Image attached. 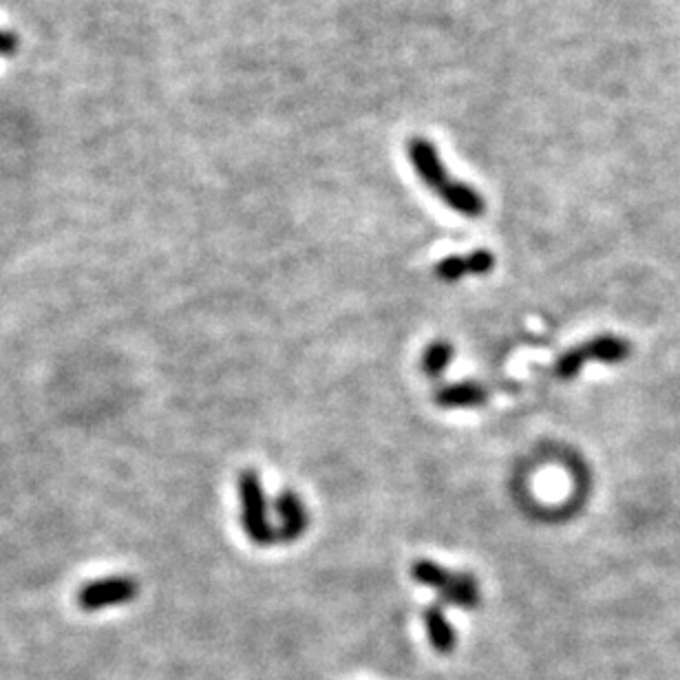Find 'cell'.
Listing matches in <instances>:
<instances>
[{
    "label": "cell",
    "mask_w": 680,
    "mask_h": 680,
    "mask_svg": "<svg viewBox=\"0 0 680 680\" xmlns=\"http://www.w3.org/2000/svg\"><path fill=\"white\" fill-rule=\"evenodd\" d=\"M411 577L427 588H433L440 594V601L458 605L464 610H473L480 603V588H477L475 577L466 572H453L442 568L440 563L420 559L413 563Z\"/></svg>",
    "instance_id": "obj_1"
},
{
    "label": "cell",
    "mask_w": 680,
    "mask_h": 680,
    "mask_svg": "<svg viewBox=\"0 0 680 680\" xmlns=\"http://www.w3.org/2000/svg\"><path fill=\"white\" fill-rule=\"evenodd\" d=\"M239 497H241V524L248 539L257 546L276 544V528L270 524L268 499L263 493V484L257 471L246 469L239 475Z\"/></svg>",
    "instance_id": "obj_2"
},
{
    "label": "cell",
    "mask_w": 680,
    "mask_h": 680,
    "mask_svg": "<svg viewBox=\"0 0 680 680\" xmlns=\"http://www.w3.org/2000/svg\"><path fill=\"white\" fill-rule=\"evenodd\" d=\"M630 354L628 340L616 336H599L592 338L570 352L563 354L555 365V376L559 380L575 378L579 371L590 363H621Z\"/></svg>",
    "instance_id": "obj_3"
},
{
    "label": "cell",
    "mask_w": 680,
    "mask_h": 680,
    "mask_svg": "<svg viewBox=\"0 0 680 680\" xmlns=\"http://www.w3.org/2000/svg\"><path fill=\"white\" fill-rule=\"evenodd\" d=\"M137 583L131 577H106L91 581L87 586H82L78 592V603L82 610L93 612L102 608H111V605L129 603L137 597Z\"/></svg>",
    "instance_id": "obj_4"
},
{
    "label": "cell",
    "mask_w": 680,
    "mask_h": 680,
    "mask_svg": "<svg viewBox=\"0 0 680 680\" xmlns=\"http://www.w3.org/2000/svg\"><path fill=\"white\" fill-rule=\"evenodd\" d=\"M407 155L413 170H416L418 177L422 179V184L433 190L435 195H440L442 190L451 184V177L446 173L438 151H435V146L429 140H424V137H413V140L407 142Z\"/></svg>",
    "instance_id": "obj_5"
},
{
    "label": "cell",
    "mask_w": 680,
    "mask_h": 680,
    "mask_svg": "<svg viewBox=\"0 0 680 680\" xmlns=\"http://www.w3.org/2000/svg\"><path fill=\"white\" fill-rule=\"evenodd\" d=\"M276 513L281 519L279 528H276V539L279 541H296L310 524V519H307L310 515H307L303 499L294 491H283L276 497Z\"/></svg>",
    "instance_id": "obj_6"
},
{
    "label": "cell",
    "mask_w": 680,
    "mask_h": 680,
    "mask_svg": "<svg viewBox=\"0 0 680 680\" xmlns=\"http://www.w3.org/2000/svg\"><path fill=\"white\" fill-rule=\"evenodd\" d=\"M495 268V257L488 250H475L469 257H446L438 265H435V276L440 281L455 283L464 279V276L475 274L482 276Z\"/></svg>",
    "instance_id": "obj_7"
},
{
    "label": "cell",
    "mask_w": 680,
    "mask_h": 680,
    "mask_svg": "<svg viewBox=\"0 0 680 680\" xmlns=\"http://www.w3.org/2000/svg\"><path fill=\"white\" fill-rule=\"evenodd\" d=\"M438 197L442 199L444 206H449L451 210L460 212V215H464V217L475 219V217H482L486 212L484 197L477 193L475 188H471L469 184L455 182V179H451V184L446 186Z\"/></svg>",
    "instance_id": "obj_8"
},
{
    "label": "cell",
    "mask_w": 680,
    "mask_h": 680,
    "mask_svg": "<svg viewBox=\"0 0 680 680\" xmlns=\"http://www.w3.org/2000/svg\"><path fill=\"white\" fill-rule=\"evenodd\" d=\"M424 628H427L429 641L435 652L451 654L455 650V632L451 628L449 619H446L442 603H433L427 610H424Z\"/></svg>",
    "instance_id": "obj_9"
},
{
    "label": "cell",
    "mask_w": 680,
    "mask_h": 680,
    "mask_svg": "<svg viewBox=\"0 0 680 680\" xmlns=\"http://www.w3.org/2000/svg\"><path fill=\"white\" fill-rule=\"evenodd\" d=\"M488 400L486 389H482L475 382H460V385L444 387L435 393V405L442 409H466V407H480Z\"/></svg>",
    "instance_id": "obj_10"
},
{
    "label": "cell",
    "mask_w": 680,
    "mask_h": 680,
    "mask_svg": "<svg viewBox=\"0 0 680 680\" xmlns=\"http://www.w3.org/2000/svg\"><path fill=\"white\" fill-rule=\"evenodd\" d=\"M453 360V345L446 343V340H435L427 349H424L422 356V369L429 378H438L442 371L451 365Z\"/></svg>",
    "instance_id": "obj_11"
},
{
    "label": "cell",
    "mask_w": 680,
    "mask_h": 680,
    "mask_svg": "<svg viewBox=\"0 0 680 680\" xmlns=\"http://www.w3.org/2000/svg\"><path fill=\"white\" fill-rule=\"evenodd\" d=\"M18 49V38L12 31H0V56H12Z\"/></svg>",
    "instance_id": "obj_12"
}]
</instances>
